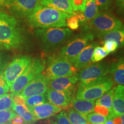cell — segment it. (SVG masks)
Returning a JSON list of instances; mask_svg holds the SVG:
<instances>
[{"label": "cell", "mask_w": 124, "mask_h": 124, "mask_svg": "<svg viewBox=\"0 0 124 124\" xmlns=\"http://www.w3.org/2000/svg\"><path fill=\"white\" fill-rule=\"evenodd\" d=\"M94 39V35L93 32H87L80 34L63 46L59 55L70 61L75 58Z\"/></svg>", "instance_id": "9"}, {"label": "cell", "mask_w": 124, "mask_h": 124, "mask_svg": "<svg viewBox=\"0 0 124 124\" xmlns=\"http://www.w3.org/2000/svg\"><path fill=\"white\" fill-rule=\"evenodd\" d=\"M86 1H87V0H86Z\"/></svg>", "instance_id": "51"}, {"label": "cell", "mask_w": 124, "mask_h": 124, "mask_svg": "<svg viewBox=\"0 0 124 124\" xmlns=\"http://www.w3.org/2000/svg\"><path fill=\"white\" fill-rule=\"evenodd\" d=\"M96 46H97V43L89 44L75 58L70 60V62L78 70L84 69L90 64L93 51Z\"/></svg>", "instance_id": "16"}, {"label": "cell", "mask_w": 124, "mask_h": 124, "mask_svg": "<svg viewBox=\"0 0 124 124\" xmlns=\"http://www.w3.org/2000/svg\"><path fill=\"white\" fill-rule=\"evenodd\" d=\"M83 13L86 20L88 21H91L99 13V10L95 0H87Z\"/></svg>", "instance_id": "23"}, {"label": "cell", "mask_w": 124, "mask_h": 124, "mask_svg": "<svg viewBox=\"0 0 124 124\" xmlns=\"http://www.w3.org/2000/svg\"></svg>", "instance_id": "50"}, {"label": "cell", "mask_w": 124, "mask_h": 124, "mask_svg": "<svg viewBox=\"0 0 124 124\" xmlns=\"http://www.w3.org/2000/svg\"><path fill=\"white\" fill-rule=\"evenodd\" d=\"M68 111L67 116L71 124H87L86 117L84 116L71 108Z\"/></svg>", "instance_id": "25"}, {"label": "cell", "mask_w": 124, "mask_h": 124, "mask_svg": "<svg viewBox=\"0 0 124 124\" xmlns=\"http://www.w3.org/2000/svg\"><path fill=\"white\" fill-rule=\"evenodd\" d=\"M40 5L56 9L70 16L74 15V13L70 0H40Z\"/></svg>", "instance_id": "18"}, {"label": "cell", "mask_w": 124, "mask_h": 124, "mask_svg": "<svg viewBox=\"0 0 124 124\" xmlns=\"http://www.w3.org/2000/svg\"><path fill=\"white\" fill-rule=\"evenodd\" d=\"M46 97L49 103L69 110L71 108V102L75 96V91L65 92L48 89L46 91Z\"/></svg>", "instance_id": "13"}, {"label": "cell", "mask_w": 124, "mask_h": 124, "mask_svg": "<svg viewBox=\"0 0 124 124\" xmlns=\"http://www.w3.org/2000/svg\"><path fill=\"white\" fill-rule=\"evenodd\" d=\"M25 42V37L14 17L7 15L0 21V46L8 49H16Z\"/></svg>", "instance_id": "2"}, {"label": "cell", "mask_w": 124, "mask_h": 124, "mask_svg": "<svg viewBox=\"0 0 124 124\" xmlns=\"http://www.w3.org/2000/svg\"><path fill=\"white\" fill-rule=\"evenodd\" d=\"M13 105L12 94H5L0 97V111L10 109Z\"/></svg>", "instance_id": "27"}, {"label": "cell", "mask_w": 124, "mask_h": 124, "mask_svg": "<svg viewBox=\"0 0 124 124\" xmlns=\"http://www.w3.org/2000/svg\"><path fill=\"white\" fill-rule=\"evenodd\" d=\"M48 82L49 79L43 74H39L25 87L19 94L24 98L44 94L49 89Z\"/></svg>", "instance_id": "12"}, {"label": "cell", "mask_w": 124, "mask_h": 124, "mask_svg": "<svg viewBox=\"0 0 124 124\" xmlns=\"http://www.w3.org/2000/svg\"><path fill=\"white\" fill-rule=\"evenodd\" d=\"M8 92V91L4 89V88L0 87V97H1V96H2V95H4V94H6V93Z\"/></svg>", "instance_id": "45"}, {"label": "cell", "mask_w": 124, "mask_h": 124, "mask_svg": "<svg viewBox=\"0 0 124 124\" xmlns=\"http://www.w3.org/2000/svg\"><path fill=\"white\" fill-rule=\"evenodd\" d=\"M16 116V113L10 109L0 111V124L8 123L14 117Z\"/></svg>", "instance_id": "30"}, {"label": "cell", "mask_w": 124, "mask_h": 124, "mask_svg": "<svg viewBox=\"0 0 124 124\" xmlns=\"http://www.w3.org/2000/svg\"><path fill=\"white\" fill-rule=\"evenodd\" d=\"M43 124H57L55 121L49 120L48 121H46L44 122H43Z\"/></svg>", "instance_id": "46"}, {"label": "cell", "mask_w": 124, "mask_h": 124, "mask_svg": "<svg viewBox=\"0 0 124 124\" xmlns=\"http://www.w3.org/2000/svg\"><path fill=\"white\" fill-rule=\"evenodd\" d=\"M40 5V0H8L5 7L14 15L27 17Z\"/></svg>", "instance_id": "11"}, {"label": "cell", "mask_w": 124, "mask_h": 124, "mask_svg": "<svg viewBox=\"0 0 124 124\" xmlns=\"http://www.w3.org/2000/svg\"><path fill=\"white\" fill-rule=\"evenodd\" d=\"M109 66L104 63L90 64L80 70L78 74L79 86H86L109 79Z\"/></svg>", "instance_id": "6"}, {"label": "cell", "mask_w": 124, "mask_h": 124, "mask_svg": "<svg viewBox=\"0 0 124 124\" xmlns=\"http://www.w3.org/2000/svg\"><path fill=\"white\" fill-rule=\"evenodd\" d=\"M27 108L36 120L48 118L62 110L60 107L49 103H45L33 107H27Z\"/></svg>", "instance_id": "15"}, {"label": "cell", "mask_w": 124, "mask_h": 124, "mask_svg": "<svg viewBox=\"0 0 124 124\" xmlns=\"http://www.w3.org/2000/svg\"><path fill=\"white\" fill-rule=\"evenodd\" d=\"M114 85L110 78L86 86H79L75 99L89 101H95L110 90Z\"/></svg>", "instance_id": "8"}, {"label": "cell", "mask_w": 124, "mask_h": 124, "mask_svg": "<svg viewBox=\"0 0 124 124\" xmlns=\"http://www.w3.org/2000/svg\"><path fill=\"white\" fill-rule=\"evenodd\" d=\"M9 124H25V122L21 116L16 115L12 120L9 122Z\"/></svg>", "instance_id": "39"}, {"label": "cell", "mask_w": 124, "mask_h": 124, "mask_svg": "<svg viewBox=\"0 0 124 124\" xmlns=\"http://www.w3.org/2000/svg\"><path fill=\"white\" fill-rule=\"evenodd\" d=\"M13 103L15 105H23L25 104V98L20 94H12Z\"/></svg>", "instance_id": "37"}, {"label": "cell", "mask_w": 124, "mask_h": 124, "mask_svg": "<svg viewBox=\"0 0 124 124\" xmlns=\"http://www.w3.org/2000/svg\"><path fill=\"white\" fill-rule=\"evenodd\" d=\"M98 9L101 11H105L109 8L111 0H95Z\"/></svg>", "instance_id": "35"}, {"label": "cell", "mask_w": 124, "mask_h": 124, "mask_svg": "<svg viewBox=\"0 0 124 124\" xmlns=\"http://www.w3.org/2000/svg\"><path fill=\"white\" fill-rule=\"evenodd\" d=\"M112 111L109 117H120L124 112V85H118L113 88Z\"/></svg>", "instance_id": "17"}, {"label": "cell", "mask_w": 124, "mask_h": 124, "mask_svg": "<svg viewBox=\"0 0 124 124\" xmlns=\"http://www.w3.org/2000/svg\"><path fill=\"white\" fill-rule=\"evenodd\" d=\"M103 124H113V118L111 117L108 116V118L107 119L106 121Z\"/></svg>", "instance_id": "44"}, {"label": "cell", "mask_w": 124, "mask_h": 124, "mask_svg": "<svg viewBox=\"0 0 124 124\" xmlns=\"http://www.w3.org/2000/svg\"><path fill=\"white\" fill-rule=\"evenodd\" d=\"M94 101L77 100L74 98L71 102V108L72 107L75 110L86 117L88 114L94 111Z\"/></svg>", "instance_id": "19"}, {"label": "cell", "mask_w": 124, "mask_h": 124, "mask_svg": "<svg viewBox=\"0 0 124 124\" xmlns=\"http://www.w3.org/2000/svg\"><path fill=\"white\" fill-rule=\"evenodd\" d=\"M94 111L96 113L104 116H107L109 114V111H108V108L105 106H101V105H96V106H94Z\"/></svg>", "instance_id": "36"}, {"label": "cell", "mask_w": 124, "mask_h": 124, "mask_svg": "<svg viewBox=\"0 0 124 124\" xmlns=\"http://www.w3.org/2000/svg\"><path fill=\"white\" fill-rule=\"evenodd\" d=\"M70 2L74 12L84 11L86 0H70Z\"/></svg>", "instance_id": "31"}, {"label": "cell", "mask_w": 124, "mask_h": 124, "mask_svg": "<svg viewBox=\"0 0 124 124\" xmlns=\"http://www.w3.org/2000/svg\"><path fill=\"white\" fill-rule=\"evenodd\" d=\"M124 0H117V5L121 9H124Z\"/></svg>", "instance_id": "42"}, {"label": "cell", "mask_w": 124, "mask_h": 124, "mask_svg": "<svg viewBox=\"0 0 124 124\" xmlns=\"http://www.w3.org/2000/svg\"><path fill=\"white\" fill-rule=\"evenodd\" d=\"M2 47H1V46H0V49H2Z\"/></svg>", "instance_id": "49"}, {"label": "cell", "mask_w": 124, "mask_h": 124, "mask_svg": "<svg viewBox=\"0 0 124 124\" xmlns=\"http://www.w3.org/2000/svg\"><path fill=\"white\" fill-rule=\"evenodd\" d=\"M113 98V89L108 90L97 100L95 104L106 107L109 111V114L112 111V101ZM108 114V115H109Z\"/></svg>", "instance_id": "24"}, {"label": "cell", "mask_w": 124, "mask_h": 124, "mask_svg": "<svg viewBox=\"0 0 124 124\" xmlns=\"http://www.w3.org/2000/svg\"><path fill=\"white\" fill-rule=\"evenodd\" d=\"M80 23L78 18L74 15L70 16L66 20V27H69L70 29L77 30L79 28Z\"/></svg>", "instance_id": "32"}, {"label": "cell", "mask_w": 124, "mask_h": 124, "mask_svg": "<svg viewBox=\"0 0 124 124\" xmlns=\"http://www.w3.org/2000/svg\"><path fill=\"white\" fill-rule=\"evenodd\" d=\"M79 81L78 75L72 77H59L49 79V89L65 92L75 91L76 86Z\"/></svg>", "instance_id": "14"}, {"label": "cell", "mask_w": 124, "mask_h": 124, "mask_svg": "<svg viewBox=\"0 0 124 124\" xmlns=\"http://www.w3.org/2000/svg\"><path fill=\"white\" fill-rule=\"evenodd\" d=\"M109 73L113 76L114 81L119 85H124V63L123 59L113 63L109 67Z\"/></svg>", "instance_id": "20"}, {"label": "cell", "mask_w": 124, "mask_h": 124, "mask_svg": "<svg viewBox=\"0 0 124 124\" xmlns=\"http://www.w3.org/2000/svg\"><path fill=\"white\" fill-rule=\"evenodd\" d=\"M70 15L51 8L40 5L27 17L29 24L36 28L66 27Z\"/></svg>", "instance_id": "1"}, {"label": "cell", "mask_w": 124, "mask_h": 124, "mask_svg": "<svg viewBox=\"0 0 124 124\" xmlns=\"http://www.w3.org/2000/svg\"><path fill=\"white\" fill-rule=\"evenodd\" d=\"M13 110L15 111L18 116H21L24 119L25 123L31 124L36 121V119L32 116L25 105H15L12 106Z\"/></svg>", "instance_id": "22"}, {"label": "cell", "mask_w": 124, "mask_h": 124, "mask_svg": "<svg viewBox=\"0 0 124 124\" xmlns=\"http://www.w3.org/2000/svg\"><path fill=\"white\" fill-rule=\"evenodd\" d=\"M57 124H71L70 121L67 114L65 111H62L60 112V114L56 117Z\"/></svg>", "instance_id": "34"}, {"label": "cell", "mask_w": 124, "mask_h": 124, "mask_svg": "<svg viewBox=\"0 0 124 124\" xmlns=\"http://www.w3.org/2000/svg\"><path fill=\"white\" fill-rule=\"evenodd\" d=\"M113 122L114 124H121L122 122V118L120 117H116L113 118Z\"/></svg>", "instance_id": "41"}, {"label": "cell", "mask_w": 124, "mask_h": 124, "mask_svg": "<svg viewBox=\"0 0 124 124\" xmlns=\"http://www.w3.org/2000/svg\"><path fill=\"white\" fill-rule=\"evenodd\" d=\"M74 15L75 16L78 20L79 22V23H85L86 22V19L85 18L84 15H83V13L82 12L80 11H76L74 12Z\"/></svg>", "instance_id": "38"}, {"label": "cell", "mask_w": 124, "mask_h": 124, "mask_svg": "<svg viewBox=\"0 0 124 124\" xmlns=\"http://www.w3.org/2000/svg\"><path fill=\"white\" fill-rule=\"evenodd\" d=\"M108 55V53L105 51L104 48L100 46H96L93 51L91 62L96 63L100 62L105 58Z\"/></svg>", "instance_id": "28"}, {"label": "cell", "mask_w": 124, "mask_h": 124, "mask_svg": "<svg viewBox=\"0 0 124 124\" xmlns=\"http://www.w3.org/2000/svg\"><path fill=\"white\" fill-rule=\"evenodd\" d=\"M104 49L108 53H110V52H114L117 50V49L118 48V44L114 40H107L104 41Z\"/></svg>", "instance_id": "33"}, {"label": "cell", "mask_w": 124, "mask_h": 124, "mask_svg": "<svg viewBox=\"0 0 124 124\" xmlns=\"http://www.w3.org/2000/svg\"><path fill=\"white\" fill-rule=\"evenodd\" d=\"M122 27L121 21L114 16L106 12H101L91 20L88 28L98 37L110 31L123 29Z\"/></svg>", "instance_id": "7"}, {"label": "cell", "mask_w": 124, "mask_h": 124, "mask_svg": "<svg viewBox=\"0 0 124 124\" xmlns=\"http://www.w3.org/2000/svg\"><path fill=\"white\" fill-rule=\"evenodd\" d=\"M98 37L101 38L104 41L107 40L116 41L118 43L119 46H121L124 45V32L123 29L110 31L106 33L99 36Z\"/></svg>", "instance_id": "21"}, {"label": "cell", "mask_w": 124, "mask_h": 124, "mask_svg": "<svg viewBox=\"0 0 124 124\" xmlns=\"http://www.w3.org/2000/svg\"><path fill=\"white\" fill-rule=\"evenodd\" d=\"M46 67L44 62L34 58L22 72L14 80L9 90L12 94H19L22 90L33 79L43 72Z\"/></svg>", "instance_id": "4"}, {"label": "cell", "mask_w": 124, "mask_h": 124, "mask_svg": "<svg viewBox=\"0 0 124 124\" xmlns=\"http://www.w3.org/2000/svg\"><path fill=\"white\" fill-rule=\"evenodd\" d=\"M7 15L8 14L4 13V12H0V21H2V20L7 16Z\"/></svg>", "instance_id": "47"}, {"label": "cell", "mask_w": 124, "mask_h": 124, "mask_svg": "<svg viewBox=\"0 0 124 124\" xmlns=\"http://www.w3.org/2000/svg\"><path fill=\"white\" fill-rule=\"evenodd\" d=\"M47 101L46 95L45 94L33 95L25 98V105H26L27 107H33L46 103Z\"/></svg>", "instance_id": "26"}, {"label": "cell", "mask_w": 124, "mask_h": 124, "mask_svg": "<svg viewBox=\"0 0 124 124\" xmlns=\"http://www.w3.org/2000/svg\"><path fill=\"white\" fill-rule=\"evenodd\" d=\"M0 87L4 88L6 90L9 91V87L6 83L5 80L4 74H3L2 71H0Z\"/></svg>", "instance_id": "40"}, {"label": "cell", "mask_w": 124, "mask_h": 124, "mask_svg": "<svg viewBox=\"0 0 124 124\" xmlns=\"http://www.w3.org/2000/svg\"><path fill=\"white\" fill-rule=\"evenodd\" d=\"M78 71L69 60L58 55L48 59L43 75L49 79H52L59 77H72L77 75Z\"/></svg>", "instance_id": "5"}, {"label": "cell", "mask_w": 124, "mask_h": 124, "mask_svg": "<svg viewBox=\"0 0 124 124\" xmlns=\"http://www.w3.org/2000/svg\"><path fill=\"white\" fill-rule=\"evenodd\" d=\"M72 34L71 29L66 27L38 28L35 31L38 41L46 51L56 48L64 44L71 38Z\"/></svg>", "instance_id": "3"}, {"label": "cell", "mask_w": 124, "mask_h": 124, "mask_svg": "<svg viewBox=\"0 0 124 124\" xmlns=\"http://www.w3.org/2000/svg\"><path fill=\"white\" fill-rule=\"evenodd\" d=\"M8 0H0V7H5Z\"/></svg>", "instance_id": "43"}, {"label": "cell", "mask_w": 124, "mask_h": 124, "mask_svg": "<svg viewBox=\"0 0 124 124\" xmlns=\"http://www.w3.org/2000/svg\"><path fill=\"white\" fill-rule=\"evenodd\" d=\"M2 67V59L1 58V56L0 55V69H1V67Z\"/></svg>", "instance_id": "48"}, {"label": "cell", "mask_w": 124, "mask_h": 124, "mask_svg": "<svg viewBox=\"0 0 124 124\" xmlns=\"http://www.w3.org/2000/svg\"><path fill=\"white\" fill-rule=\"evenodd\" d=\"M32 59L27 55L20 56L14 59L3 71L5 80L9 88L14 80L25 69Z\"/></svg>", "instance_id": "10"}, {"label": "cell", "mask_w": 124, "mask_h": 124, "mask_svg": "<svg viewBox=\"0 0 124 124\" xmlns=\"http://www.w3.org/2000/svg\"><path fill=\"white\" fill-rule=\"evenodd\" d=\"M107 119L108 118L106 116L96 113H90L86 116V120L90 123L93 124H103L106 121Z\"/></svg>", "instance_id": "29"}]
</instances>
